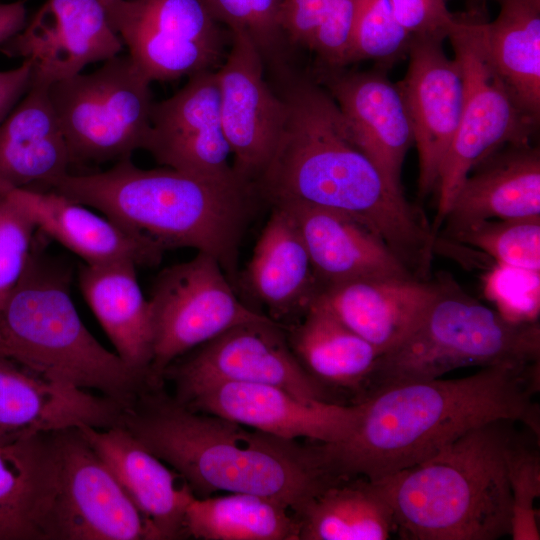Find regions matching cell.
I'll list each match as a JSON object with an SVG mask.
<instances>
[{"label": "cell", "mask_w": 540, "mask_h": 540, "mask_svg": "<svg viewBox=\"0 0 540 540\" xmlns=\"http://www.w3.org/2000/svg\"><path fill=\"white\" fill-rule=\"evenodd\" d=\"M286 116L254 184L260 201L300 202L347 214L375 231L419 279H429L437 236L427 218L355 144L330 94L295 65L270 75Z\"/></svg>", "instance_id": "1"}, {"label": "cell", "mask_w": 540, "mask_h": 540, "mask_svg": "<svg viewBox=\"0 0 540 540\" xmlns=\"http://www.w3.org/2000/svg\"><path fill=\"white\" fill-rule=\"evenodd\" d=\"M538 363L486 366L462 378L379 390L359 402L361 415L348 438L320 443L326 466L338 478L377 480L430 458L490 422H521L539 435L533 401Z\"/></svg>", "instance_id": "2"}, {"label": "cell", "mask_w": 540, "mask_h": 540, "mask_svg": "<svg viewBox=\"0 0 540 540\" xmlns=\"http://www.w3.org/2000/svg\"><path fill=\"white\" fill-rule=\"evenodd\" d=\"M120 424L178 472L194 495L249 493L282 502L297 516L340 478L318 446L305 447L143 391Z\"/></svg>", "instance_id": "3"}, {"label": "cell", "mask_w": 540, "mask_h": 540, "mask_svg": "<svg viewBox=\"0 0 540 540\" xmlns=\"http://www.w3.org/2000/svg\"><path fill=\"white\" fill-rule=\"evenodd\" d=\"M49 190L164 251L186 247L208 253L234 287L239 283L240 242L260 201L241 180H212L163 166L142 169L126 158L104 171L70 172Z\"/></svg>", "instance_id": "4"}, {"label": "cell", "mask_w": 540, "mask_h": 540, "mask_svg": "<svg viewBox=\"0 0 540 540\" xmlns=\"http://www.w3.org/2000/svg\"><path fill=\"white\" fill-rule=\"evenodd\" d=\"M516 422L472 429L430 458L372 480L396 530L414 540H496L510 534L508 457Z\"/></svg>", "instance_id": "5"}, {"label": "cell", "mask_w": 540, "mask_h": 540, "mask_svg": "<svg viewBox=\"0 0 540 540\" xmlns=\"http://www.w3.org/2000/svg\"><path fill=\"white\" fill-rule=\"evenodd\" d=\"M45 241L38 231L20 280L0 306V357L129 405L148 386L146 376L86 328L71 298V269L45 252Z\"/></svg>", "instance_id": "6"}, {"label": "cell", "mask_w": 540, "mask_h": 540, "mask_svg": "<svg viewBox=\"0 0 540 540\" xmlns=\"http://www.w3.org/2000/svg\"><path fill=\"white\" fill-rule=\"evenodd\" d=\"M439 291L412 331L376 360L369 395L403 383L441 378L455 369L539 362L538 322H513L439 276Z\"/></svg>", "instance_id": "7"}, {"label": "cell", "mask_w": 540, "mask_h": 540, "mask_svg": "<svg viewBox=\"0 0 540 540\" xmlns=\"http://www.w3.org/2000/svg\"><path fill=\"white\" fill-rule=\"evenodd\" d=\"M480 7L455 14L448 33L465 83L457 132L437 184V210L431 224L437 236L464 179L481 161L509 144L529 143L539 122L525 114L492 66L481 37Z\"/></svg>", "instance_id": "8"}, {"label": "cell", "mask_w": 540, "mask_h": 540, "mask_svg": "<svg viewBox=\"0 0 540 540\" xmlns=\"http://www.w3.org/2000/svg\"><path fill=\"white\" fill-rule=\"evenodd\" d=\"M151 81L128 54L48 87L72 165L131 158L143 150L154 100Z\"/></svg>", "instance_id": "9"}, {"label": "cell", "mask_w": 540, "mask_h": 540, "mask_svg": "<svg viewBox=\"0 0 540 540\" xmlns=\"http://www.w3.org/2000/svg\"><path fill=\"white\" fill-rule=\"evenodd\" d=\"M148 302L153 354L147 383L154 389L179 357L234 326L268 317L238 299L218 260L205 252L163 269Z\"/></svg>", "instance_id": "10"}, {"label": "cell", "mask_w": 540, "mask_h": 540, "mask_svg": "<svg viewBox=\"0 0 540 540\" xmlns=\"http://www.w3.org/2000/svg\"><path fill=\"white\" fill-rule=\"evenodd\" d=\"M128 55L153 81H171L223 62L230 32L202 0H114L105 5Z\"/></svg>", "instance_id": "11"}, {"label": "cell", "mask_w": 540, "mask_h": 540, "mask_svg": "<svg viewBox=\"0 0 540 540\" xmlns=\"http://www.w3.org/2000/svg\"><path fill=\"white\" fill-rule=\"evenodd\" d=\"M54 437L59 474L49 540H157L79 429L56 431Z\"/></svg>", "instance_id": "12"}, {"label": "cell", "mask_w": 540, "mask_h": 540, "mask_svg": "<svg viewBox=\"0 0 540 540\" xmlns=\"http://www.w3.org/2000/svg\"><path fill=\"white\" fill-rule=\"evenodd\" d=\"M176 394L216 381L283 388L299 397L327 401L326 390L293 353L285 326L270 317L234 326L172 362L164 372Z\"/></svg>", "instance_id": "13"}, {"label": "cell", "mask_w": 540, "mask_h": 540, "mask_svg": "<svg viewBox=\"0 0 540 540\" xmlns=\"http://www.w3.org/2000/svg\"><path fill=\"white\" fill-rule=\"evenodd\" d=\"M188 408L216 415L271 436L322 444L344 441L355 429L361 404L339 405L299 397L283 388L216 381L176 394Z\"/></svg>", "instance_id": "14"}, {"label": "cell", "mask_w": 540, "mask_h": 540, "mask_svg": "<svg viewBox=\"0 0 540 540\" xmlns=\"http://www.w3.org/2000/svg\"><path fill=\"white\" fill-rule=\"evenodd\" d=\"M216 73L232 168L254 187L274 153L286 106L266 78L263 59L247 32H230V50Z\"/></svg>", "instance_id": "15"}, {"label": "cell", "mask_w": 540, "mask_h": 540, "mask_svg": "<svg viewBox=\"0 0 540 540\" xmlns=\"http://www.w3.org/2000/svg\"><path fill=\"white\" fill-rule=\"evenodd\" d=\"M123 49L102 0H46L21 31L0 46L4 55L28 60L31 84L45 87Z\"/></svg>", "instance_id": "16"}, {"label": "cell", "mask_w": 540, "mask_h": 540, "mask_svg": "<svg viewBox=\"0 0 540 540\" xmlns=\"http://www.w3.org/2000/svg\"><path fill=\"white\" fill-rule=\"evenodd\" d=\"M150 123L143 150L161 166L212 180H241L229 162L216 70L189 76L174 95L154 101Z\"/></svg>", "instance_id": "17"}, {"label": "cell", "mask_w": 540, "mask_h": 540, "mask_svg": "<svg viewBox=\"0 0 540 540\" xmlns=\"http://www.w3.org/2000/svg\"><path fill=\"white\" fill-rule=\"evenodd\" d=\"M346 67L313 66L309 71L336 102L357 147L403 191L402 166L414 143L403 92L382 69Z\"/></svg>", "instance_id": "18"}, {"label": "cell", "mask_w": 540, "mask_h": 540, "mask_svg": "<svg viewBox=\"0 0 540 540\" xmlns=\"http://www.w3.org/2000/svg\"><path fill=\"white\" fill-rule=\"evenodd\" d=\"M443 40L413 37L409 64L399 82L412 122L419 159L418 195L437 188L440 171L457 132L465 102V83Z\"/></svg>", "instance_id": "19"}, {"label": "cell", "mask_w": 540, "mask_h": 540, "mask_svg": "<svg viewBox=\"0 0 540 540\" xmlns=\"http://www.w3.org/2000/svg\"><path fill=\"white\" fill-rule=\"evenodd\" d=\"M127 406L0 357V441L81 426L107 428L120 424Z\"/></svg>", "instance_id": "20"}, {"label": "cell", "mask_w": 540, "mask_h": 540, "mask_svg": "<svg viewBox=\"0 0 540 540\" xmlns=\"http://www.w3.org/2000/svg\"><path fill=\"white\" fill-rule=\"evenodd\" d=\"M272 206L284 209L295 223L317 292L355 280L415 277L380 235L347 214L300 202Z\"/></svg>", "instance_id": "21"}, {"label": "cell", "mask_w": 540, "mask_h": 540, "mask_svg": "<svg viewBox=\"0 0 540 540\" xmlns=\"http://www.w3.org/2000/svg\"><path fill=\"white\" fill-rule=\"evenodd\" d=\"M78 429L150 523L157 540L184 538L186 509L195 497L184 478L122 424Z\"/></svg>", "instance_id": "22"}, {"label": "cell", "mask_w": 540, "mask_h": 540, "mask_svg": "<svg viewBox=\"0 0 540 540\" xmlns=\"http://www.w3.org/2000/svg\"><path fill=\"white\" fill-rule=\"evenodd\" d=\"M439 278L355 280L320 289L314 300L380 355L404 339L439 291Z\"/></svg>", "instance_id": "23"}, {"label": "cell", "mask_w": 540, "mask_h": 540, "mask_svg": "<svg viewBox=\"0 0 540 540\" xmlns=\"http://www.w3.org/2000/svg\"><path fill=\"white\" fill-rule=\"evenodd\" d=\"M0 192L19 205L41 233L86 264L127 260L136 266H154L164 253L154 243L52 190L16 188L0 181Z\"/></svg>", "instance_id": "24"}, {"label": "cell", "mask_w": 540, "mask_h": 540, "mask_svg": "<svg viewBox=\"0 0 540 540\" xmlns=\"http://www.w3.org/2000/svg\"><path fill=\"white\" fill-rule=\"evenodd\" d=\"M540 216V150L506 145L475 166L445 217V233L492 219Z\"/></svg>", "instance_id": "25"}, {"label": "cell", "mask_w": 540, "mask_h": 540, "mask_svg": "<svg viewBox=\"0 0 540 540\" xmlns=\"http://www.w3.org/2000/svg\"><path fill=\"white\" fill-rule=\"evenodd\" d=\"M58 474L54 432L0 441V540H49Z\"/></svg>", "instance_id": "26"}, {"label": "cell", "mask_w": 540, "mask_h": 540, "mask_svg": "<svg viewBox=\"0 0 540 540\" xmlns=\"http://www.w3.org/2000/svg\"><path fill=\"white\" fill-rule=\"evenodd\" d=\"M71 165L48 87L31 84L0 124V181L46 191Z\"/></svg>", "instance_id": "27"}, {"label": "cell", "mask_w": 540, "mask_h": 540, "mask_svg": "<svg viewBox=\"0 0 540 540\" xmlns=\"http://www.w3.org/2000/svg\"><path fill=\"white\" fill-rule=\"evenodd\" d=\"M270 318L297 322L317 294L309 254L290 215L272 206L244 273ZM281 324V323H280Z\"/></svg>", "instance_id": "28"}, {"label": "cell", "mask_w": 540, "mask_h": 540, "mask_svg": "<svg viewBox=\"0 0 540 540\" xmlns=\"http://www.w3.org/2000/svg\"><path fill=\"white\" fill-rule=\"evenodd\" d=\"M136 267L127 260L83 263L78 282L115 353L148 378L153 354L151 314L148 299L137 280Z\"/></svg>", "instance_id": "29"}, {"label": "cell", "mask_w": 540, "mask_h": 540, "mask_svg": "<svg viewBox=\"0 0 540 540\" xmlns=\"http://www.w3.org/2000/svg\"><path fill=\"white\" fill-rule=\"evenodd\" d=\"M303 368L325 386L365 389L380 353L326 307L312 301L286 332Z\"/></svg>", "instance_id": "30"}, {"label": "cell", "mask_w": 540, "mask_h": 540, "mask_svg": "<svg viewBox=\"0 0 540 540\" xmlns=\"http://www.w3.org/2000/svg\"><path fill=\"white\" fill-rule=\"evenodd\" d=\"M498 17L481 22L488 58L522 111L540 119V0H500Z\"/></svg>", "instance_id": "31"}, {"label": "cell", "mask_w": 540, "mask_h": 540, "mask_svg": "<svg viewBox=\"0 0 540 540\" xmlns=\"http://www.w3.org/2000/svg\"><path fill=\"white\" fill-rule=\"evenodd\" d=\"M299 540H386L396 530L393 512L372 480L341 478L299 515Z\"/></svg>", "instance_id": "32"}, {"label": "cell", "mask_w": 540, "mask_h": 540, "mask_svg": "<svg viewBox=\"0 0 540 540\" xmlns=\"http://www.w3.org/2000/svg\"><path fill=\"white\" fill-rule=\"evenodd\" d=\"M185 533L202 540H299L297 514L275 499L230 493L194 497L185 513Z\"/></svg>", "instance_id": "33"}, {"label": "cell", "mask_w": 540, "mask_h": 540, "mask_svg": "<svg viewBox=\"0 0 540 540\" xmlns=\"http://www.w3.org/2000/svg\"><path fill=\"white\" fill-rule=\"evenodd\" d=\"M357 0H283L280 25L293 51L315 55L314 66L346 67Z\"/></svg>", "instance_id": "34"}, {"label": "cell", "mask_w": 540, "mask_h": 540, "mask_svg": "<svg viewBox=\"0 0 540 540\" xmlns=\"http://www.w3.org/2000/svg\"><path fill=\"white\" fill-rule=\"evenodd\" d=\"M446 235L481 250L496 263L540 271V216L484 220Z\"/></svg>", "instance_id": "35"}, {"label": "cell", "mask_w": 540, "mask_h": 540, "mask_svg": "<svg viewBox=\"0 0 540 540\" xmlns=\"http://www.w3.org/2000/svg\"><path fill=\"white\" fill-rule=\"evenodd\" d=\"M214 19L229 32H247L257 47L266 70L292 60L280 25L283 0H202Z\"/></svg>", "instance_id": "36"}, {"label": "cell", "mask_w": 540, "mask_h": 540, "mask_svg": "<svg viewBox=\"0 0 540 540\" xmlns=\"http://www.w3.org/2000/svg\"><path fill=\"white\" fill-rule=\"evenodd\" d=\"M413 37L396 19L389 0H357L348 65L369 60L387 71L408 56Z\"/></svg>", "instance_id": "37"}, {"label": "cell", "mask_w": 540, "mask_h": 540, "mask_svg": "<svg viewBox=\"0 0 540 540\" xmlns=\"http://www.w3.org/2000/svg\"><path fill=\"white\" fill-rule=\"evenodd\" d=\"M508 477L512 491L510 536L513 540H539L537 511L540 495V457L536 449L515 437L508 457Z\"/></svg>", "instance_id": "38"}, {"label": "cell", "mask_w": 540, "mask_h": 540, "mask_svg": "<svg viewBox=\"0 0 540 540\" xmlns=\"http://www.w3.org/2000/svg\"><path fill=\"white\" fill-rule=\"evenodd\" d=\"M485 273L484 292L496 311L513 322H536L540 310V271L494 263Z\"/></svg>", "instance_id": "39"}, {"label": "cell", "mask_w": 540, "mask_h": 540, "mask_svg": "<svg viewBox=\"0 0 540 540\" xmlns=\"http://www.w3.org/2000/svg\"><path fill=\"white\" fill-rule=\"evenodd\" d=\"M37 232L31 217L0 192V306L25 270Z\"/></svg>", "instance_id": "40"}, {"label": "cell", "mask_w": 540, "mask_h": 540, "mask_svg": "<svg viewBox=\"0 0 540 540\" xmlns=\"http://www.w3.org/2000/svg\"><path fill=\"white\" fill-rule=\"evenodd\" d=\"M398 22L414 37L444 40L455 19L446 0H389Z\"/></svg>", "instance_id": "41"}, {"label": "cell", "mask_w": 540, "mask_h": 540, "mask_svg": "<svg viewBox=\"0 0 540 540\" xmlns=\"http://www.w3.org/2000/svg\"><path fill=\"white\" fill-rule=\"evenodd\" d=\"M32 67L28 60L8 70H0V124L28 91Z\"/></svg>", "instance_id": "42"}, {"label": "cell", "mask_w": 540, "mask_h": 540, "mask_svg": "<svg viewBox=\"0 0 540 540\" xmlns=\"http://www.w3.org/2000/svg\"><path fill=\"white\" fill-rule=\"evenodd\" d=\"M27 22L24 1L0 3V46L17 34Z\"/></svg>", "instance_id": "43"}, {"label": "cell", "mask_w": 540, "mask_h": 540, "mask_svg": "<svg viewBox=\"0 0 540 540\" xmlns=\"http://www.w3.org/2000/svg\"><path fill=\"white\" fill-rule=\"evenodd\" d=\"M446 1H447V0H446ZM470 1H472V2H474V3H477V2H485L486 0H470ZM496 1L499 2L500 0H496Z\"/></svg>", "instance_id": "44"}, {"label": "cell", "mask_w": 540, "mask_h": 540, "mask_svg": "<svg viewBox=\"0 0 540 540\" xmlns=\"http://www.w3.org/2000/svg\"><path fill=\"white\" fill-rule=\"evenodd\" d=\"M112 1H114V0H102V2L104 3V5H106V4H108V3L112 2Z\"/></svg>", "instance_id": "45"}]
</instances>
